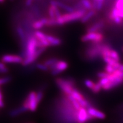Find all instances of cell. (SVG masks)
I'll return each mask as SVG.
<instances>
[{
  "mask_svg": "<svg viewBox=\"0 0 123 123\" xmlns=\"http://www.w3.org/2000/svg\"><path fill=\"white\" fill-rule=\"evenodd\" d=\"M87 12V11L85 10H75L73 12L62 14L59 17L56 18L57 26L63 25L64 24L74 22V21L81 20Z\"/></svg>",
  "mask_w": 123,
  "mask_h": 123,
  "instance_id": "obj_1",
  "label": "cell"
},
{
  "mask_svg": "<svg viewBox=\"0 0 123 123\" xmlns=\"http://www.w3.org/2000/svg\"><path fill=\"white\" fill-rule=\"evenodd\" d=\"M55 83L66 95L71 94L75 88V81L73 78H68L67 79H64L58 78L55 79Z\"/></svg>",
  "mask_w": 123,
  "mask_h": 123,
  "instance_id": "obj_2",
  "label": "cell"
},
{
  "mask_svg": "<svg viewBox=\"0 0 123 123\" xmlns=\"http://www.w3.org/2000/svg\"><path fill=\"white\" fill-rule=\"evenodd\" d=\"M38 48L37 39L35 37L34 34L30 35L27 38L25 50L24 53H22L21 56L24 59L27 57L33 56L36 53Z\"/></svg>",
  "mask_w": 123,
  "mask_h": 123,
  "instance_id": "obj_3",
  "label": "cell"
},
{
  "mask_svg": "<svg viewBox=\"0 0 123 123\" xmlns=\"http://www.w3.org/2000/svg\"><path fill=\"white\" fill-rule=\"evenodd\" d=\"M38 103L37 100V93L34 91H31L29 93L23 103V106L27 110L31 112H34L37 108Z\"/></svg>",
  "mask_w": 123,
  "mask_h": 123,
  "instance_id": "obj_4",
  "label": "cell"
},
{
  "mask_svg": "<svg viewBox=\"0 0 123 123\" xmlns=\"http://www.w3.org/2000/svg\"><path fill=\"white\" fill-rule=\"evenodd\" d=\"M104 35L100 32H91L87 33L83 35L81 38V41L83 42H91L92 43H100L104 40Z\"/></svg>",
  "mask_w": 123,
  "mask_h": 123,
  "instance_id": "obj_5",
  "label": "cell"
},
{
  "mask_svg": "<svg viewBox=\"0 0 123 123\" xmlns=\"http://www.w3.org/2000/svg\"><path fill=\"white\" fill-rule=\"evenodd\" d=\"M87 59L93 60L101 56V44L100 43H92L86 51Z\"/></svg>",
  "mask_w": 123,
  "mask_h": 123,
  "instance_id": "obj_6",
  "label": "cell"
},
{
  "mask_svg": "<svg viewBox=\"0 0 123 123\" xmlns=\"http://www.w3.org/2000/svg\"><path fill=\"white\" fill-rule=\"evenodd\" d=\"M68 67V64L64 61H58L56 63L49 67V71L54 76L59 75Z\"/></svg>",
  "mask_w": 123,
  "mask_h": 123,
  "instance_id": "obj_7",
  "label": "cell"
},
{
  "mask_svg": "<svg viewBox=\"0 0 123 123\" xmlns=\"http://www.w3.org/2000/svg\"><path fill=\"white\" fill-rule=\"evenodd\" d=\"M1 61L5 63H21L24 59L21 56L12 54H6L1 57Z\"/></svg>",
  "mask_w": 123,
  "mask_h": 123,
  "instance_id": "obj_8",
  "label": "cell"
},
{
  "mask_svg": "<svg viewBox=\"0 0 123 123\" xmlns=\"http://www.w3.org/2000/svg\"><path fill=\"white\" fill-rule=\"evenodd\" d=\"M46 50V47H38L36 53L34 55L30 57H27L25 58L23 61V62L22 63V64L24 66H27L29 65V64L33 63L34 62L36 61V59L39 57Z\"/></svg>",
  "mask_w": 123,
  "mask_h": 123,
  "instance_id": "obj_9",
  "label": "cell"
},
{
  "mask_svg": "<svg viewBox=\"0 0 123 123\" xmlns=\"http://www.w3.org/2000/svg\"><path fill=\"white\" fill-rule=\"evenodd\" d=\"M50 2L51 5L56 6L59 7V8L63 9V10H65V11L67 12L68 13L73 12L75 10L73 7L69 6L68 5L64 4V3L61 2V1H57V0H50Z\"/></svg>",
  "mask_w": 123,
  "mask_h": 123,
  "instance_id": "obj_10",
  "label": "cell"
},
{
  "mask_svg": "<svg viewBox=\"0 0 123 123\" xmlns=\"http://www.w3.org/2000/svg\"><path fill=\"white\" fill-rule=\"evenodd\" d=\"M88 113L87 110L81 107L78 111V123H86L88 121Z\"/></svg>",
  "mask_w": 123,
  "mask_h": 123,
  "instance_id": "obj_11",
  "label": "cell"
},
{
  "mask_svg": "<svg viewBox=\"0 0 123 123\" xmlns=\"http://www.w3.org/2000/svg\"><path fill=\"white\" fill-rule=\"evenodd\" d=\"M48 13L50 18H57L62 15L59 7L53 5H50L49 7Z\"/></svg>",
  "mask_w": 123,
  "mask_h": 123,
  "instance_id": "obj_12",
  "label": "cell"
},
{
  "mask_svg": "<svg viewBox=\"0 0 123 123\" xmlns=\"http://www.w3.org/2000/svg\"><path fill=\"white\" fill-rule=\"evenodd\" d=\"M87 112L94 119L97 118L99 119H104L105 118V115L103 112L99 111L93 107H90L87 109Z\"/></svg>",
  "mask_w": 123,
  "mask_h": 123,
  "instance_id": "obj_13",
  "label": "cell"
},
{
  "mask_svg": "<svg viewBox=\"0 0 123 123\" xmlns=\"http://www.w3.org/2000/svg\"><path fill=\"white\" fill-rule=\"evenodd\" d=\"M105 25V23L103 21H101L96 22L95 24H93L90 26H89L87 29V33H91V32H98L99 30H100L101 29H103Z\"/></svg>",
  "mask_w": 123,
  "mask_h": 123,
  "instance_id": "obj_14",
  "label": "cell"
},
{
  "mask_svg": "<svg viewBox=\"0 0 123 123\" xmlns=\"http://www.w3.org/2000/svg\"><path fill=\"white\" fill-rule=\"evenodd\" d=\"M123 82V78H119L115 80L112 81H110L107 84H105L102 87V89L105 91H108L111 89L115 88L116 86L120 85Z\"/></svg>",
  "mask_w": 123,
  "mask_h": 123,
  "instance_id": "obj_15",
  "label": "cell"
},
{
  "mask_svg": "<svg viewBox=\"0 0 123 123\" xmlns=\"http://www.w3.org/2000/svg\"><path fill=\"white\" fill-rule=\"evenodd\" d=\"M47 21V18H41L37 21H35L33 23H32V27L35 30H39V29L43 28L44 26L46 25Z\"/></svg>",
  "mask_w": 123,
  "mask_h": 123,
  "instance_id": "obj_16",
  "label": "cell"
},
{
  "mask_svg": "<svg viewBox=\"0 0 123 123\" xmlns=\"http://www.w3.org/2000/svg\"><path fill=\"white\" fill-rule=\"evenodd\" d=\"M46 39H47L48 42L50 43V46H57L61 44L62 40L59 38L53 36L51 35L46 34Z\"/></svg>",
  "mask_w": 123,
  "mask_h": 123,
  "instance_id": "obj_17",
  "label": "cell"
},
{
  "mask_svg": "<svg viewBox=\"0 0 123 123\" xmlns=\"http://www.w3.org/2000/svg\"><path fill=\"white\" fill-rule=\"evenodd\" d=\"M96 10H95V9H92V10H88V12H86L85 14L83 15V17L81 19V22L83 23V24L88 22L93 17L95 16V15L96 14Z\"/></svg>",
  "mask_w": 123,
  "mask_h": 123,
  "instance_id": "obj_18",
  "label": "cell"
},
{
  "mask_svg": "<svg viewBox=\"0 0 123 123\" xmlns=\"http://www.w3.org/2000/svg\"><path fill=\"white\" fill-rule=\"evenodd\" d=\"M79 2L83 9L86 10H90L93 9V5L91 0H80Z\"/></svg>",
  "mask_w": 123,
  "mask_h": 123,
  "instance_id": "obj_19",
  "label": "cell"
},
{
  "mask_svg": "<svg viewBox=\"0 0 123 123\" xmlns=\"http://www.w3.org/2000/svg\"><path fill=\"white\" fill-rule=\"evenodd\" d=\"M114 6L117 9L118 15L123 19V0H116Z\"/></svg>",
  "mask_w": 123,
  "mask_h": 123,
  "instance_id": "obj_20",
  "label": "cell"
},
{
  "mask_svg": "<svg viewBox=\"0 0 123 123\" xmlns=\"http://www.w3.org/2000/svg\"><path fill=\"white\" fill-rule=\"evenodd\" d=\"M27 111L28 110L22 105V107L17 108L14 109V110H13L11 111H10V112H9V115L11 117H15L21 114V113H24L25 112Z\"/></svg>",
  "mask_w": 123,
  "mask_h": 123,
  "instance_id": "obj_21",
  "label": "cell"
},
{
  "mask_svg": "<svg viewBox=\"0 0 123 123\" xmlns=\"http://www.w3.org/2000/svg\"><path fill=\"white\" fill-rule=\"evenodd\" d=\"M92 2L93 9H95L96 11H99L103 6L104 0H92Z\"/></svg>",
  "mask_w": 123,
  "mask_h": 123,
  "instance_id": "obj_22",
  "label": "cell"
},
{
  "mask_svg": "<svg viewBox=\"0 0 123 123\" xmlns=\"http://www.w3.org/2000/svg\"><path fill=\"white\" fill-rule=\"evenodd\" d=\"M71 95L72 96H73V98L76 99L78 101H80L85 99L84 97L83 96V95L75 88L74 89V90L73 91V92H72L71 94Z\"/></svg>",
  "mask_w": 123,
  "mask_h": 123,
  "instance_id": "obj_23",
  "label": "cell"
},
{
  "mask_svg": "<svg viewBox=\"0 0 123 123\" xmlns=\"http://www.w3.org/2000/svg\"><path fill=\"white\" fill-rule=\"evenodd\" d=\"M34 35L39 41H42L46 39V34L39 30H37L34 33Z\"/></svg>",
  "mask_w": 123,
  "mask_h": 123,
  "instance_id": "obj_24",
  "label": "cell"
},
{
  "mask_svg": "<svg viewBox=\"0 0 123 123\" xmlns=\"http://www.w3.org/2000/svg\"><path fill=\"white\" fill-rule=\"evenodd\" d=\"M58 61H59V59H58V58H50V59L46 60V61H44L43 63L45 64L46 66H47V67L49 68V67H50L51 66L53 65L54 64L56 63Z\"/></svg>",
  "mask_w": 123,
  "mask_h": 123,
  "instance_id": "obj_25",
  "label": "cell"
},
{
  "mask_svg": "<svg viewBox=\"0 0 123 123\" xmlns=\"http://www.w3.org/2000/svg\"><path fill=\"white\" fill-rule=\"evenodd\" d=\"M8 67L6 66L5 63L0 62V74H6L9 72Z\"/></svg>",
  "mask_w": 123,
  "mask_h": 123,
  "instance_id": "obj_26",
  "label": "cell"
},
{
  "mask_svg": "<svg viewBox=\"0 0 123 123\" xmlns=\"http://www.w3.org/2000/svg\"><path fill=\"white\" fill-rule=\"evenodd\" d=\"M101 89H102V86L98 82L97 83H95L94 87H93L91 90L92 91V92H93V93H98L100 92Z\"/></svg>",
  "mask_w": 123,
  "mask_h": 123,
  "instance_id": "obj_27",
  "label": "cell"
},
{
  "mask_svg": "<svg viewBox=\"0 0 123 123\" xmlns=\"http://www.w3.org/2000/svg\"><path fill=\"white\" fill-rule=\"evenodd\" d=\"M46 26H57L56 24V18H47V24H46Z\"/></svg>",
  "mask_w": 123,
  "mask_h": 123,
  "instance_id": "obj_28",
  "label": "cell"
},
{
  "mask_svg": "<svg viewBox=\"0 0 123 123\" xmlns=\"http://www.w3.org/2000/svg\"><path fill=\"white\" fill-rule=\"evenodd\" d=\"M110 57L117 62H119L120 61V56L119 54H118L116 51L113 50V49H112L111 52Z\"/></svg>",
  "mask_w": 123,
  "mask_h": 123,
  "instance_id": "obj_29",
  "label": "cell"
},
{
  "mask_svg": "<svg viewBox=\"0 0 123 123\" xmlns=\"http://www.w3.org/2000/svg\"><path fill=\"white\" fill-rule=\"evenodd\" d=\"M103 59L107 64H110V65H111L112 66L114 65L116 62H117L115 60L110 57H103Z\"/></svg>",
  "mask_w": 123,
  "mask_h": 123,
  "instance_id": "obj_30",
  "label": "cell"
},
{
  "mask_svg": "<svg viewBox=\"0 0 123 123\" xmlns=\"http://www.w3.org/2000/svg\"><path fill=\"white\" fill-rule=\"evenodd\" d=\"M12 80V78L10 76H5L0 78V86L7 84Z\"/></svg>",
  "mask_w": 123,
  "mask_h": 123,
  "instance_id": "obj_31",
  "label": "cell"
},
{
  "mask_svg": "<svg viewBox=\"0 0 123 123\" xmlns=\"http://www.w3.org/2000/svg\"><path fill=\"white\" fill-rule=\"evenodd\" d=\"M36 67L39 70L43 71H49V68L47 66H46L45 64L41 63H38L36 64Z\"/></svg>",
  "mask_w": 123,
  "mask_h": 123,
  "instance_id": "obj_32",
  "label": "cell"
},
{
  "mask_svg": "<svg viewBox=\"0 0 123 123\" xmlns=\"http://www.w3.org/2000/svg\"><path fill=\"white\" fill-rule=\"evenodd\" d=\"M84 84H85L86 87H88V88H90V90H91V89L94 87L95 84V83L93 81L91 80H89V79L85 80H84Z\"/></svg>",
  "mask_w": 123,
  "mask_h": 123,
  "instance_id": "obj_33",
  "label": "cell"
},
{
  "mask_svg": "<svg viewBox=\"0 0 123 123\" xmlns=\"http://www.w3.org/2000/svg\"><path fill=\"white\" fill-rule=\"evenodd\" d=\"M104 70H105V71L106 72V73L109 74H112L113 73V72L115 71V70H116L114 68V67H113V66H111V65H110V64H107V65H106V66L105 67V68H104Z\"/></svg>",
  "mask_w": 123,
  "mask_h": 123,
  "instance_id": "obj_34",
  "label": "cell"
},
{
  "mask_svg": "<svg viewBox=\"0 0 123 123\" xmlns=\"http://www.w3.org/2000/svg\"><path fill=\"white\" fill-rule=\"evenodd\" d=\"M43 97V93L42 91L40 90L39 91H38L37 93V100L38 103H39L42 101Z\"/></svg>",
  "mask_w": 123,
  "mask_h": 123,
  "instance_id": "obj_35",
  "label": "cell"
},
{
  "mask_svg": "<svg viewBox=\"0 0 123 123\" xmlns=\"http://www.w3.org/2000/svg\"><path fill=\"white\" fill-rule=\"evenodd\" d=\"M98 82L100 84H101V86H102V87L103 86L105 85V84H107L108 83L110 82V80L108 79V78H101V79H100L99 80V81Z\"/></svg>",
  "mask_w": 123,
  "mask_h": 123,
  "instance_id": "obj_36",
  "label": "cell"
},
{
  "mask_svg": "<svg viewBox=\"0 0 123 123\" xmlns=\"http://www.w3.org/2000/svg\"><path fill=\"white\" fill-rule=\"evenodd\" d=\"M108 75H109V74L106 73L105 71L99 72V73L97 74V76H98L99 78H100V79H101V78H107Z\"/></svg>",
  "mask_w": 123,
  "mask_h": 123,
  "instance_id": "obj_37",
  "label": "cell"
},
{
  "mask_svg": "<svg viewBox=\"0 0 123 123\" xmlns=\"http://www.w3.org/2000/svg\"><path fill=\"white\" fill-rule=\"evenodd\" d=\"M33 2V0H26L25 1V5L27 6L31 5L32 3Z\"/></svg>",
  "mask_w": 123,
  "mask_h": 123,
  "instance_id": "obj_38",
  "label": "cell"
},
{
  "mask_svg": "<svg viewBox=\"0 0 123 123\" xmlns=\"http://www.w3.org/2000/svg\"><path fill=\"white\" fill-rule=\"evenodd\" d=\"M4 107V103L2 100H0V108H3Z\"/></svg>",
  "mask_w": 123,
  "mask_h": 123,
  "instance_id": "obj_39",
  "label": "cell"
},
{
  "mask_svg": "<svg viewBox=\"0 0 123 123\" xmlns=\"http://www.w3.org/2000/svg\"><path fill=\"white\" fill-rule=\"evenodd\" d=\"M0 100H2V95L1 91H0Z\"/></svg>",
  "mask_w": 123,
  "mask_h": 123,
  "instance_id": "obj_40",
  "label": "cell"
},
{
  "mask_svg": "<svg viewBox=\"0 0 123 123\" xmlns=\"http://www.w3.org/2000/svg\"><path fill=\"white\" fill-rule=\"evenodd\" d=\"M5 1V0H0V3H2Z\"/></svg>",
  "mask_w": 123,
  "mask_h": 123,
  "instance_id": "obj_41",
  "label": "cell"
},
{
  "mask_svg": "<svg viewBox=\"0 0 123 123\" xmlns=\"http://www.w3.org/2000/svg\"><path fill=\"white\" fill-rule=\"evenodd\" d=\"M33 123V122H29V123Z\"/></svg>",
  "mask_w": 123,
  "mask_h": 123,
  "instance_id": "obj_42",
  "label": "cell"
},
{
  "mask_svg": "<svg viewBox=\"0 0 123 123\" xmlns=\"http://www.w3.org/2000/svg\"><path fill=\"white\" fill-rule=\"evenodd\" d=\"M0 91H1V87H0Z\"/></svg>",
  "mask_w": 123,
  "mask_h": 123,
  "instance_id": "obj_43",
  "label": "cell"
},
{
  "mask_svg": "<svg viewBox=\"0 0 123 123\" xmlns=\"http://www.w3.org/2000/svg\"><path fill=\"white\" fill-rule=\"evenodd\" d=\"M10 1H13V0H10Z\"/></svg>",
  "mask_w": 123,
  "mask_h": 123,
  "instance_id": "obj_44",
  "label": "cell"
},
{
  "mask_svg": "<svg viewBox=\"0 0 123 123\" xmlns=\"http://www.w3.org/2000/svg\"></svg>",
  "mask_w": 123,
  "mask_h": 123,
  "instance_id": "obj_45",
  "label": "cell"
}]
</instances>
